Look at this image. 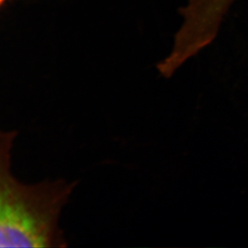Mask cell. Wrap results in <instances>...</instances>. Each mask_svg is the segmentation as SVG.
<instances>
[{"instance_id":"6da1fadb","label":"cell","mask_w":248,"mask_h":248,"mask_svg":"<svg viewBox=\"0 0 248 248\" xmlns=\"http://www.w3.org/2000/svg\"><path fill=\"white\" fill-rule=\"evenodd\" d=\"M17 135L0 130V248H65L59 221L76 183L18 180L11 168Z\"/></svg>"},{"instance_id":"7a4b0ae2","label":"cell","mask_w":248,"mask_h":248,"mask_svg":"<svg viewBox=\"0 0 248 248\" xmlns=\"http://www.w3.org/2000/svg\"><path fill=\"white\" fill-rule=\"evenodd\" d=\"M4 1H5V0H0V5H1V4H2Z\"/></svg>"}]
</instances>
